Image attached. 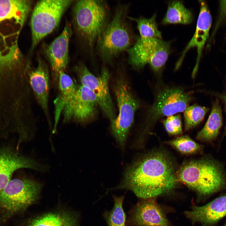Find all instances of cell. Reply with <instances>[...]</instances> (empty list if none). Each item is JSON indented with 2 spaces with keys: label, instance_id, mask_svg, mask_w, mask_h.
I'll list each match as a JSON object with an SVG mask.
<instances>
[{
  "label": "cell",
  "instance_id": "6da1fadb",
  "mask_svg": "<svg viewBox=\"0 0 226 226\" xmlns=\"http://www.w3.org/2000/svg\"><path fill=\"white\" fill-rule=\"evenodd\" d=\"M176 173L169 155L163 151H152L129 165L120 183L107 191L125 189L140 198H155L173 191L178 181Z\"/></svg>",
  "mask_w": 226,
  "mask_h": 226
},
{
  "label": "cell",
  "instance_id": "7a4b0ae2",
  "mask_svg": "<svg viewBox=\"0 0 226 226\" xmlns=\"http://www.w3.org/2000/svg\"><path fill=\"white\" fill-rule=\"evenodd\" d=\"M178 181L195 191L199 196L216 192L226 185V177L221 165L203 158L186 161L177 171Z\"/></svg>",
  "mask_w": 226,
  "mask_h": 226
},
{
  "label": "cell",
  "instance_id": "3957f363",
  "mask_svg": "<svg viewBox=\"0 0 226 226\" xmlns=\"http://www.w3.org/2000/svg\"><path fill=\"white\" fill-rule=\"evenodd\" d=\"M27 0H0V65L18 55L20 51L18 38L31 8Z\"/></svg>",
  "mask_w": 226,
  "mask_h": 226
},
{
  "label": "cell",
  "instance_id": "277c9868",
  "mask_svg": "<svg viewBox=\"0 0 226 226\" xmlns=\"http://www.w3.org/2000/svg\"><path fill=\"white\" fill-rule=\"evenodd\" d=\"M128 8L126 5L118 6L97 40L95 46L104 62H110L132 46L133 36L127 20Z\"/></svg>",
  "mask_w": 226,
  "mask_h": 226
},
{
  "label": "cell",
  "instance_id": "5b68a950",
  "mask_svg": "<svg viewBox=\"0 0 226 226\" xmlns=\"http://www.w3.org/2000/svg\"><path fill=\"white\" fill-rule=\"evenodd\" d=\"M109 9L103 0H79L73 9L74 22L77 31L90 48L97 40L109 21Z\"/></svg>",
  "mask_w": 226,
  "mask_h": 226
},
{
  "label": "cell",
  "instance_id": "8992f818",
  "mask_svg": "<svg viewBox=\"0 0 226 226\" xmlns=\"http://www.w3.org/2000/svg\"><path fill=\"white\" fill-rule=\"evenodd\" d=\"M119 112L111 122V133L121 149L123 150L127 137L134 120L135 113L140 102L133 95L123 75L117 77L113 86Z\"/></svg>",
  "mask_w": 226,
  "mask_h": 226
},
{
  "label": "cell",
  "instance_id": "52a82bcc",
  "mask_svg": "<svg viewBox=\"0 0 226 226\" xmlns=\"http://www.w3.org/2000/svg\"><path fill=\"white\" fill-rule=\"evenodd\" d=\"M73 1L42 0L37 2L30 19L32 49L58 26L63 14Z\"/></svg>",
  "mask_w": 226,
  "mask_h": 226
},
{
  "label": "cell",
  "instance_id": "ba28073f",
  "mask_svg": "<svg viewBox=\"0 0 226 226\" xmlns=\"http://www.w3.org/2000/svg\"><path fill=\"white\" fill-rule=\"evenodd\" d=\"M171 42L162 39H142L138 38L127 51L130 63L140 69L148 64L158 73L164 66L171 51Z\"/></svg>",
  "mask_w": 226,
  "mask_h": 226
},
{
  "label": "cell",
  "instance_id": "9c48e42d",
  "mask_svg": "<svg viewBox=\"0 0 226 226\" xmlns=\"http://www.w3.org/2000/svg\"><path fill=\"white\" fill-rule=\"evenodd\" d=\"M191 99V93L181 87L167 88L160 90L147 113L142 134L148 132L161 117L184 112Z\"/></svg>",
  "mask_w": 226,
  "mask_h": 226
},
{
  "label": "cell",
  "instance_id": "30bf717a",
  "mask_svg": "<svg viewBox=\"0 0 226 226\" xmlns=\"http://www.w3.org/2000/svg\"><path fill=\"white\" fill-rule=\"evenodd\" d=\"M41 187L31 179H11L0 192V207L11 212L25 209L37 198Z\"/></svg>",
  "mask_w": 226,
  "mask_h": 226
},
{
  "label": "cell",
  "instance_id": "8fae6325",
  "mask_svg": "<svg viewBox=\"0 0 226 226\" xmlns=\"http://www.w3.org/2000/svg\"><path fill=\"white\" fill-rule=\"evenodd\" d=\"M81 85L90 89L95 95L98 105L110 122L116 116L110 92L109 81V71L105 67L102 68L100 75L96 77L92 74L83 63L79 64L75 68Z\"/></svg>",
  "mask_w": 226,
  "mask_h": 226
},
{
  "label": "cell",
  "instance_id": "7c38bea8",
  "mask_svg": "<svg viewBox=\"0 0 226 226\" xmlns=\"http://www.w3.org/2000/svg\"><path fill=\"white\" fill-rule=\"evenodd\" d=\"M97 105V98L94 93L80 84L77 87L73 99L63 110L64 121L73 120L81 124L88 123L95 118Z\"/></svg>",
  "mask_w": 226,
  "mask_h": 226
},
{
  "label": "cell",
  "instance_id": "4fadbf2b",
  "mask_svg": "<svg viewBox=\"0 0 226 226\" xmlns=\"http://www.w3.org/2000/svg\"><path fill=\"white\" fill-rule=\"evenodd\" d=\"M155 198H141L129 212L127 225L132 226H171Z\"/></svg>",
  "mask_w": 226,
  "mask_h": 226
},
{
  "label": "cell",
  "instance_id": "5bb4252c",
  "mask_svg": "<svg viewBox=\"0 0 226 226\" xmlns=\"http://www.w3.org/2000/svg\"><path fill=\"white\" fill-rule=\"evenodd\" d=\"M23 168L45 171L46 166L33 159L23 156L10 146L0 148V192L11 180L13 173Z\"/></svg>",
  "mask_w": 226,
  "mask_h": 226
},
{
  "label": "cell",
  "instance_id": "9a60e30c",
  "mask_svg": "<svg viewBox=\"0 0 226 226\" xmlns=\"http://www.w3.org/2000/svg\"><path fill=\"white\" fill-rule=\"evenodd\" d=\"M200 10L194 34L186 46L183 51L177 62L175 67L177 70L180 66L186 52L191 48L196 47L197 56L196 65L192 73L194 78L198 71L202 52L209 34L211 26L212 18L208 7L204 1H199Z\"/></svg>",
  "mask_w": 226,
  "mask_h": 226
},
{
  "label": "cell",
  "instance_id": "2e32d148",
  "mask_svg": "<svg viewBox=\"0 0 226 226\" xmlns=\"http://www.w3.org/2000/svg\"><path fill=\"white\" fill-rule=\"evenodd\" d=\"M72 33L70 24L66 23L62 33L46 50V55L56 78H58L60 73L64 72L67 66L69 42Z\"/></svg>",
  "mask_w": 226,
  "mask_h": 226
},
{
  "label": "cell",
  "instance_id": "e0dca14e",
  "mask_svg": "<svg viewBox=\"0 0 226 226\" xmlns=\"http://www.w3.org/2000/svg\"><path fill=\"white\" fill-rule=\"evenodd\" d=\"M184 214L193 223H199L202 226H213L226 216V194L203 206H193Z\"/></svg>",
  "mask_w": 226,
  "mask_h": 226
},
{
  "label": "cell",
  "instance_id": "ac0fdd59",
  "mask_svg": "<svg viewBox=\"0 0 226 226\" xmlns=\"http://www.w3.org/2000/svg\"><path fill=\"white\" fill-rule=\"evenodd\" d=\"M29 77L30 85L36 99L48 117L49 76L46 63L41 59H39L37 67L30 72Z\"/></svg>",
  "mask_w": 226,
  "mask_h": 226
},
{
  "label": "cell",
  "instance_id": "d6986e66",
  "mask_svg": "<svg viewBox=\"0 0 226 226\" xmlns=\"http://www.w3.org/2000/svg\"><path fill=\"white\" fill-rule=\"evenodd\" d=\"M58 94L54 101L55 105V122L53 133L56 131V126L62 111L65 107L73 99L77 87L71 78L62 71L59 77Z\"/></svg>",
  "mask_w": 226,
  "mask_h": 226
},
{
  "label": "cell",
  "instance_id": "ffe728a7",
  "mask_svg": "<svg viewBox=\"0 0 226 226\" xmlns=\"http://www.w3.org/2000/svg\"><path fill=\"white\" fill-rule=\"evenodd\" d=\"M77 216L68 211L46 213L31 219L26 226H78Z\"/></svg>",
  "mask_w": 226,
  "mask_h": 226
},
{
  "label": "cell",
  "instance_id": "44dd1931",
  "mask_svg": "<svg viewBox=\"0 0 226 226\" xmlns=\"http://www.w3.org/2000/svg\"><path fill=\"white\" fill-rule=\"evenodd\" d=\"M222 124L221 108L218 99L213 102L210 114L202 129L196 136L200 141L211 142L218 136Z\"/></svg>",
  "mask_w": 226,
  "mask_h": 226
},
{
  "label": "cell",
  "instance_id": "7402d4cb",
  "mask_svg": "<svg viewBox=\"0 0 226 226\" xmlns=\"http://www.w3.org/2000/svg\"><path fill=\"white\" fill-rule=\"evenodd\" d=\"M193 20L192 13L182 2L174 0L169 2L166 13L162 20L164 24H189Z\"/></svg>",
  "mask_w": 226,
  "mask_h": 226
},
{
  "label": "cell",
  "instance_id": "603a6c76",
  "mask_svg": "<svg viewBox=\"0 0 226 226\" xmlns=\"http://www.w3.org/2000/svg\"><path fill=\"white\" fill-rule=\"evenodd\" d=\"M156 14H153L149 18L140 17L129 18L137 23L140 36L142 39L157 38L162 39L161 32L159 30L156 21Z\"/></svg>",
  "mask_w": 226,
  "mask_h": 226
},
{
  "label": "cell",
  "instance_id": "cb8c5ba5",
  "mask_svg": "<svg viewBox=\"0 0 226 226\" xmlns=\"http://www.w3.org/2000/svg\"><path fill=\"white\" fill-rule=\"evenodd\" d=\"M114 204L110 211H106L103 213L108 226H125L126 215L123 207L125 195L113 196Z\"/></svg>",
  "mask_w": 226,
  "mask_h": 226
},
{
  "label": "cell",
  "instance_id": "d4e9b609",
  "mask_svg": "<svg viewBox=\"0 0 226 226\" xmlns=\"http://www.w3.org/2000/svg\"><path fill=\"white\" fill-rule=\"evenodd\" d=\"M208 109L196 105L188 107L184 111L185 131H188L200 124Z\"/></svg>",
  "mask_w": 226,
  "mask_h": 226
},
{
  "label": "cell",
  "instance_id": "484cf974",
  "mask_svg": "<svg viewBox=\"0 0 226 226\" xmlns=\"http://www.w3.org/2000/svg\"><path fill=\"white\" fill-rule=\"evenodd\" d=\"M166 143L175 148L180 153L185 154L197 153L200 151L202 148L201 145L187 135L177 137Z\"/></svg>",
  "mask_w": 226,
  "mask_h": 226
},
{
  "label": "cell",
  "instance_id": "4316f807",
  "mask_svg": "<svg viewBox=\"0 0 226 226\" xmlns=\"http://www.w3.org/2000/svg\"><path fill=\"white\" fill-rule=\"evenodd\" d=\"M163 123L169 135H177L182 133V123L180 115L168 116L163 121Z\"/></svg>",
  "mask_w": 226,
  "mask_h": 226
},
{
  "label": "cell",
  "instance_id": "83f0119b",
  "mask_svg": "<svg viewBox=\"0 0 226 226\" xmlns=\"http://www.w3.org/2000/svg\"><path fill=\"white\" fill-rule=\"evenodd\" d=\"M226 17V0H221L219 2L218 18L214 29L213 34L215 33L221 23Z\"/></svg>",
  "mask_w": 226,
  "mask_h": 226
},
{
  "label": "cell",
  "instance_id": "f1b7e54d",
  "mask_svg": "<svg viewBox=\"0 0 226 226\" xmlns=\"http://www.w3.org/2000/svg\"><path fill=\"white\" fill-rule=\"evenodd\" d=\"M219 96L224 103L226 112V94L220 95ZM225 133L226 134V125L225 127Z\"/></svg>",
  "mask_w": 226,
  "mask_h": 226
},
{
  "label": "cell",
  "instance_id": "f546056e",
  "mask_svg": "<svg viewBox=\"0 0 226 226\" xmlns=\"http://www.w3.org/2000/svg\"><path fill=\"white\" fill-rule=\"evenodd\" d=\"M223 226H226V223L224 224Z\"/></svg>",
  "mask_w": 226,
  "mask_h": 226
}]
</instances>
